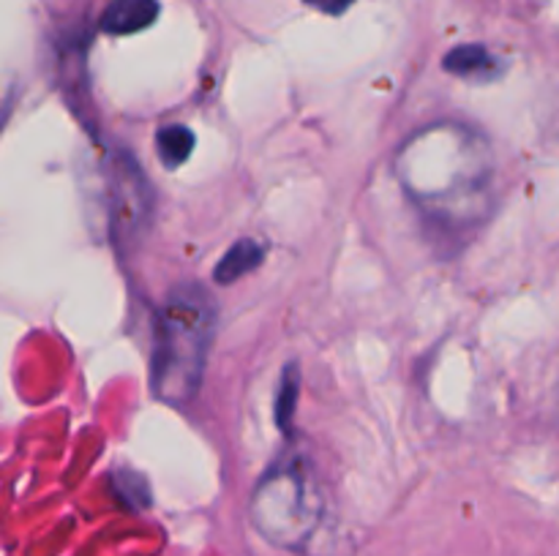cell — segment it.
<instances>
[{"label": "cell", "instance_id": "6da1fadb", "mask_svg": "<svg viewBox=\"0 0 559 556\" xmlns=\"http://www.w3.org/2000/svg\"><path fill=\"white\" fill-rule=\"evenodd\" d=\"M409 200L442 229H473L497 202V161L486 134L464 123H429L409 134L393 158Z\"/></svg>", "mask_w": 559, "mask_h": 556}, {"label": "cell", "instance_id": "7a4b0ae2", "mask_svg": "<svg viewBox=\"0 0 559 556\" xmlns=\"http://www.w3.org/2000/svg\"><path fill=\"white\" fill-rule=\"evenodd\" d=\"M216 325V298L207 287L183 281L167 294L156 316V343L151 358V390L158 401L169 407L194 401L205 376Z\"/></svg>", "mask_w": 559, "mask_h": 556}, {"label": "cell", "instance_id": "3957f363", "mask_svg": "<svg viewBox=\"0 0 559 556\" xmlns=\"http://www.w3.org/2000/svg\"><path fill=\"white\" fill-rule=\"evenodd\" d=\"M325 499L314 472L300 456H282L251 496V521L267 543L287 551L306 548L322 523Z\"/></svg>", "mask_w": 559, "mask_h": 556}, {"label": "cell", "instance_id": "277c9868", "mask_svg": "<svg viewBox=\"0 0 559 556\" xmlns=\"http://www.w3.org/2000/svg\"><path fill=\"white\" fill-rule=\"evenodd\" d=\"M107 191L112 238L118 243H131L151 221L153 191L136 158L126 150H112L107 156Z\"/></svg>", "mask_w": 559, "mask_h": 556}, {"label": "cell", "instance_id": "5b68a950", "mask_svg": "<svg viewBox=\"0 0 559 556\" xmlns=\"http://www.w3.org/2000/svg\"><path fill=\"white\" fill-rule=\"evenodd\" d=\"M158 0H109L102 16V31L109 36H131L158 20Z\"/></svg>", "mask_w": 559, "mask_h": 556}, {"label": "cell", "instance_id": "8992f818", "mask_svg": "<svg viewBox=\"0 0 559 556\" xmlns=\"http://www.w3.org/2000/svg\"><path fill=\"white\" fill-rule=\"evenodd\" d=\"M442 69L453 76L473 82H491L502 74V63L497 55H491L484 44H462L453 47L442 60Z\"/></svg>", "mask_w": 559, "mask_h": 556}, {"label": "cell", "instance_id": "52a82bcc", "mask_svg": "<svg viewBox=\"0 0 559 556\" xmlns=\"http://www.w3.org/2000/svg\"><path fill=\"white\" fill-rule=\"evenodd\" d=\"M262 259H265V245L254 238H243L222 256V262L213 270V278L218 283H233L238 278L254 273L262 265Z\"/></svg>", "mask_w": 559, "mask_h": 556}, {"label": "cell", "instance_id": "ba28073f", "mask_svg": "<svg viewBox=\"0 0 559 556\" xmlns=\"http://www.w3.org/2000/svg\"><path fill=\"white\" fill-rule=\"evenodd\" d=\"M194 131L180 123H167L156 131V153L167 169H178L194 150Z\"/></svg>", "mask_w": 559, "mask_h": 556}, {"label": "cell", "instance_id": "9c48e42d", "mask_svg": "<svg viewBox=\"0 0 559 556\" xmlns=\"http://www.w3.org/2000/svg\"><path fill=\"white\" fill-rule=\"evenodd\" d=\"M298 385H300V374L295 365H287L282 374V385H278V396H276V423L278 428L287 431L293 428V418H295V403H298Z\"/></svg>", "mask_w": 559, "mask_h": 556}, {"label": "cell", "instance_id": "30bf717a", "mask_svg": "<svg viewBox=\"0 0 559 556\" xmlns=\"http://www.w3.org/2000/svg\"><path fill=\"white\" fill-rule=\"evenodd\" d=\"M112 488L118 499L131 510H142V507L151 505V488H147L145 478L140 472H129V469L118 472L112 478Z\"/></svg>", "mask_w": 559, "mask_h": 556}, {"label": "cell", "instance_id": "8fae6325", "mask_svg": "<svg viewBox=\"0 0 559 556\" xmlns=\"http://www.w3.org/2000/svg\"><path fill=\"white\" fill-rule=\"evenodd\" d=\"M304 3L311 5V9L322 11V14L338 16V14H344V11H347L355 0H304Z\"/></svg>", "mask_w": 559, "mask_h": 556}]
</instances>
